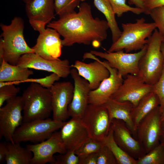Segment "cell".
I'll use <instances>...</instances> for the list:
<instances>
[{"label": "cell", "instance_id": "obj_33", "mask_svg": "<svg viewBox=\"0 0 164 164\" xmlns=\"http://www.w3.org/2000/svg\"><path fill=\"white\" fill-rule=\"evenodd\" d=\"M149 15L156 24L159 33L164 39V6L152 9Z\"/></svg>", "mask_w": 164, "mask_h": 164}, {"label": "cell", "instance_id": "obj_11", "mask_svg": "<svg viewBox=\"0 0 164 164\" xmlns=\"http://www.w3.org/2000/svg\"><path fill=\"white\" fill-rule=\"evenodd\" d=\"M126 77L110 98L119 102H129L134 107L144 96L152 91V85L146 83L140 73L128 74Z\"/></svg>", "mask_w": 164, "mask_h": 164}, {"label": "cell", "instance_id": "obj_2", "mask_svg": "<svg viewBox=\"0 0 164 164\" xmlns=\"http://www.w3.org/2000/svg\"><path fill=\"white\" fill-rule=\"evenodd\" d=\"M24 23L22 18L16 16L10 24L0 25L2 32L0 40V63L3 60L12 65H16L22 55L34 53L25 39Z\"/></svg>", "mask_w": 164, "mask_h": 164}, {"label": "cell", "instance_id": "obj_46", "mask_svg": "<svg viewBox=\"0 0 164 164\" xmlns=\"http://www.w3.org/2000/svg\"><path fill=\"white\" fill-rule=\"evenodd\" d=\"M161 50L164 57V43L163 42L161 44Z\"/></svg>", "mask_w": 164, "mask_h": 164}, {"label": "cell", "instance_id": "obj_48", "mask_svg": "<svg viewBox=\"0 0 164 164\" xmlns=\"http://www.w3.org/2000/svg\"><path fill=\"white\" fill-rule=\"evenodd\" d=\"M76 0H78L80 1H82V2H83L85 0H75V1H76Z\"/></svg>", "mask_w": 164, "mask_h": 164}, {"label": "cell", "instance_id": "obj_21", "mask_svg": "<svg viewBox=\"0 0 164 164\" xmlns=\"http://www.w3.org/2000/svg\"><path fill=\"white\" fill-rule=\"evenodd\" d=\"M104 105L108 111L111 122L113 119L122 121L135 138L136 129L132 116V104L128 101L119 102L110 98Z\"/></svg>", "mask_w": 164, "mask_h": 164}, {"label": "cell", "instance_id": "obj_47", "mask_svg": "<svg viewBox=\"0 0 164 164\" xmlns=\"http://www.w3.org/2000/svg\"><path fill=\"white\" fill-rule=\"evenodd\" d=\"M26 4L29 2L31 0H22Z\"/></svg>", "mask_w": 164, "mask_h": 164}, {"label": "cell", "instance_id": "obj_26", "mask_svg": "<svg viewBox=\"0 0 164 164\" xmlns=\"http://www.w3.org/2000/svg\"><path fill=\"white\" fill-rule=\"evenodd\" d=\"M97 9L101 12L106 19L112 34L113 43L120 37L121 32L118 26L115 18V14L108 0H94Z\"/></svg>", "mask_w": 164, "mask_h": 164}, {"label": "cell", "instance_id": "obj_17", "mask_svg": "<svg viewBox=\"0 0 164 164\" xmlns=\"http://www.w3.org/2000/svg\"><path fill=\"white\" fill-rule=\"evenodd\" d=\"M60 36L56 30L47 27L39 33L36 44L32 47L34 53L46 60L59 59L63 46Z\"/></svg>", "mask_w": 164, "mask_h": 164}, {"label": "cell", "instance_id": "obj_23", "mask_svg": "<svg viewBox=\"0 0 164 164\" xmlns=\"http://www.w3.org/2000/svg\"><path fill=\"white\" fill-rule=\"evenodd\" d=\"M0 64V82H26L33 74L29 68L12 65L3 60Z\"/></svg>", "mask_w": 164, "mask_h": 164}, {"label": "cell", "instance_id": "obj_13", "mask_svg": "<svg viewBox=\"0 0 164 164\" xmlns=\"http://www.w3.org/2000/svg\"><path fill=\"white\" fill-rule=\"evenodd\" d=\"M17 65L28 68L46 71L66 78L70 74L71 66L67 59L48 60L34 53H28L20 57Z\"/></svg>", "mask_w": 164, "mask_h": 164}, {"label": "cell", "instance_id": "obj_34", "mask_svg": "<svg viewBox=\"0 0 164 164\" xmlns=\"http://www.w3.org/2000/svg\"><path fill=\"white\" fill-rule=\"evenodd\" d=\"M97 153V164H118L112 152L103 144Z\"/></svg>", "mask_w": 164, "mask_h": 164}, {"label": "cell", "instance_id": "obj_22", "mask_svg": "<svg viewBox=\"0 0 164 164\" xmlns=\"http://www.w3.org/2000/svg\"><path fill=\"white\" fill-rule=\"evenodd\" d=\"M54 0H31L26 3V10L29 20L43 22L46 24L54 18Z\"/></svg>", "mask_w": 164, "mask_h": 164}, {"label": "cell", "instance_id": "obj_24", "mask_svg": "<svg viewBox=\"0 0 164 164\" xmlns=\"http://www.w3.org/2000/svg\"><path fill=\"white\" fill-rule=\"evenodd\" d=\"M159 104L158 97L152 90L144 96L136 106L133 107L132 116L136 129L141 121Z\"/></svg>", "mask_w": 164, "mask_h": 164}, {"label": "cell", "instance_id": "obj_20", "mask_svg": "<svg viewBox=\"0 0 164 164\" xmlns=\"http://www.w3.org/2000/svg\"><path fill=\"white\" fill-rule=\"evenodd\" d=\"M60 129V138L67 150L74 151L90 138L80 118H72Z\"/></svg>", "mask_w": 164, "mask_h": 164}, {"label": "cell", "instance_id": "obj_35", "mask_svg": "<svg viewBox=\"0 0 164 164\" xmlns=\"http://www.w3.org/2000/svg\"><path fill=\"white\" fill-rule=\"evenodd\" d=\"M55 164H79V158L74 151L67 150L64 154L54 155Z\"/></svg>", "mask_w": 164, "mask_h": 164}, {"label": "cell", "instance_id": "obj_49", "mask_svg": "<svg viewBox=\"0 0 164 164\" xmlns=\"http://www.w3.org/2000/svg\"><path fill=\"white\" fill-rule=\"evenodd\" d=\"M163 42L164 43V39L163 38Z\"/></svg>", "mask_w": 164, "mask_h": 164}, {"label": "cell", "instance_id": "obj_28", "mask_svg": "<svg viewBox=\"0 0 164 164\" xmlns=\"http://www.w3.org/2000/svg\"><path fill=\"white\" fill-rule=\"evenodd\" d=\"M136 164H164V146L160 143L136 159Z\"/></svg>", "mask_w": 164, "mask_h": 164}, {"label": "cell", "instance_id": "obj_36", "mask_svg": "<svg viewBox=\"0 0 164 164\" xmlns=\"http://www.w3.org/2000/svg\"><path fill=\"white\" fill-rule=\"evenodd\" d=\"M152 90L158 97L161 112L164 106V65L163 70L160 78L158 81L152 85Z\"/></svg>", "mask_w": 164, "mask_h": 164}, {"label": "cell", "instance_id": "obj_43", "mask_svg": "<svg viewBox=\"0 0 164 164\" xmlns=\"http://www.w3.org/2000/svg\"><path fill=\"white\" fill-rule=\"evenodd\" d=\"M160 142L164 146V134H162L160 139Z\"/></svg>", "mask_w": 164, "mask_h": 164}, {"label": "cell", "instance_id": "obj_42", "mask_svg": "<svg viewBox=\"0 0 164 164\" xmlns=\"http://www.w3.org/2000/svg\"><path fill=\"white\" fill-rule=\"evenodd\" d=\"M128 3L130 5H134L136 7L143 9L145 14V9L144 5L143 0H128Z\"/></svg>", "mask_w": 164, "mask_h": 164}, {"label": "cell", "instance_id": "obj_39", "mask_svg": "<svg viewBox=\"0 0 164 164\" xmlns=\"http://www.w3.org/2000/svg\"><path fill=\"white\" fill-rule=\"evenodd\" d=\"M79 158V164H97V152L80 156Z\"/></svg>", "mask_w": 164, "mask_h": 164}, {"label": "cell", "instance_id": "obj_19", "mask_svg": "<svg viewBox=\"0 0 164 164\" xmlns=\"http://www.w3.org/2000/svg\"><path fill=\"white\" fill-rule=\"evenodd\" d=\"M102 62L109 70L110 76L104 80L96 89L90 91L89 104L104 105L118 90L123 81V77L119 75L116 69L109 66L107 61L104 60Z\"/></svg>", "mask_w": 164, "mask_h": 164}, {"label": "cell", "instance_id": "obj_37", "mask_svg": "<svg viewBox=\"0 0 164 164\" xmlns=\"http://www.w3.org/2000/svg\"><path fill=\"white\" fill-rule=\"evenodd\" d=\"M60 77L56 73H53L45 77L38 79H28L26 81L31 82H35L40 85L43 87L50 89L56 81L59 80Z\"/></svg>", "mask_w": 164, "mask_h": 164}, {"label": "cell", "instance_id": "obj_25", "mask_svg": "<svg viewBox=\"0 0 164 164\" xmlns=\"http://www.w3.org/2000/svg\"><path fill=\"white\" fill-rule=\"evenodd\" d=\"M8 152L5 161L7 164H31L32 152L19 143H7Z\"/></svg>", "mask_w": 164, "mask_h": 164}, {"label": "cell", "instance_id": "obj_10", "mask_svg": "<svg viewBox=\"0 0 164 164\" xmlns=\"http://www.w3.org/2000/svg\"><path fill=\"white\" fill-rule=\"evenodd\" d=\"M0 108V138L14 143L13 137L16 129L23 123V103L22 96L6 101Z\"/></svg>", "mask_w": 164, "mask_h": 164}, {"label": "cell", "instance_id": "obj_29", "mask_svg": "<svg viewBox=\"0 0 164 164\" xmlns=\"http://www.w3.org/2000/svg\"><path fill=\"white\" fill-rule=\"evenodd\" d=\"M113 11L118 17H120L125 12H130L139 15L144 13V10L138 7H133L127 4L126 0H108Z\"/></svg>", "mask_w": 164, "mask_h": 164}, {"label": "cell", "instance_id": "obj_6", "mask_svg": "<svg viewBox=\"0 0 164 164\" xmlns=\"http://www.w3.org/2000/svg\"><path fill=\"white\" fill-rule=\"evenodd\" d=\"M65 122L47 118L23 122L15 131L13 142L20 143L30 142L34 144L41 142L60 129Z\"/></svg>", "mask_w": 164, "mask_h": 164}, {"label": "cell", "instance_id": "obj_16", "mask_svg": "<svg viewBox=\"0 0 164 164\" xmlns=\"http://www.w3.org/2000/svg\"><path fill=\"white\" fill-rule=\"evenodd\" d=\"M111 127L116 143L131 156L136 160L146 153L123 121L113 119L111 121Z\"/></svg>", "mask_w": 164, "mask_h": 164}, {"label": "cell", "instance_id": "obj_7", "mask_svg": "<svg viewBox=\"0 0 164 164\" xmlns=\"http://www.w3.org/2000/svg\"><path fill=\"white\" fill-rule=\"evenodd\" d=\"M147 46V44L142 49L134 53L124 52L123 50L103 52L91 50L90 53L106 60L109 66L116 69L123 77L130 74H139V62L146 52Z\"/></svg>", "mask_w": 164, "mask_h": 164}, {"label": "cell", "instance_id": "obj_41", "mask_svg": "<svg viewBox=\"0 0 164 164\" xmlns=\"http://www.w3.org/2000/svg\"><path fill=\"white\" fill-rule=\"evenodd\" d=\"M6 142H0V163L5 161L8 152V148Z\"/></svg>", "mask_w": 164, "mask_h": 164}, {"label": "cell", "instance_id": "obj_32", "mask_svg": "<svg viewBox=\"0 0 164 164\" xmlns=\"http://www.w3.org/2000/svg\"><path fill=\"white\" fill-rule=\"evenodd\" d=\"M80 2L75 0H54L55 12L59 16L73 12L76 8L79 5Z\"/></svg>", "mask_w": 164, "mask_h": 164}, {"label": "cell", "instance_id": "obj_9", "mask_svg": "<svg viewBox=\"0 0 164 164\" xmlns=\"http://www.w3.org/2000/svg\"><path fill=\"white\" fill-rule=\"evenodd\" d=\"M90 138L102 142L108 134L111 121L104 105L89 104L82 118Z\"/></svg>", "mask_w": 164, "mask_h": 164}, {"label": "cell", "instance_id": "obj_1", "mask_svg": "<svg viewBox=\"0 0 164 164\" xmlns=\"http://www.w3.org/2000/svg\"><path fill=\"white\" fill-rule=\"evenodd\" d=\"M47 26L56 30L63 36L62 44L66 46L92 43L94 46L97 47L107 39L109 28L106 21L93 17L91 6L86 2L80 4L78 12L60 15L58 19L51 21Z\"/></svg>", "mask_w": 164, "mask_h": 164}, {"label": "cell", "instance_id": "obj_4", "mask_svg": "<svg viewBox=\"0 0 164 164\" xmlns=\"http://www.w3.org/2000/svg\"><path fill=\"white\" fill-rule=\"evenodd\" d=\"M23 103V122L48 118L52 112L50 89L31 82L22 96Z\"/></svg>", "mask_w": 164, "mask_h": 164}, {"label": "cell", "instance_id": "obj_18", "mask_svg": "<svg viewBox=\"0 0 164 164\" xmlns=\"http://www.w3.org/2000/svg\"><path fill=\"white\" fill-rule=\"evenodd\" d=\"M74 82L72 100L68 106L70 116L81 118L89 104L88 97L91 91L89 84L82 77L77 69H71L70 74Z\"/></svg>", "mask_w": 164, "mask_h": 164}, {"label": "cell", "instance_id": "obj_15", "mask_svg": "<svg viewBox=\"0 0 164 164\" xmlns=\"http://www.w3.org/2000/svg\"><path fill=\"white\" fill-rule=\"evenodd\" d=\"M83 58L91 59L95 61L86 63L77 60L71 65V67L76 69L80 75L88 81L91 90H94L104 80L109 76V71L101 61L90 52L85 53Z\"/></svg>", "mask_w": 164, "mask_h": 164}, {"label": "cell", "instance_id": "obj_14", "mask_svg": "<svg viewBox=\"0 0 164 164\" xmlns=\"http://www.w3.org/2000/svg\"><path fill=\"white\" fill-rule=\"evenodd\" d=\"M53 119L65 121L70 116L68 106L73 97L74 86L69 81L56 82L50 88Z\"/></svg>", "mask_w": 164, "mask_h": 164}, {"label": "cell", "instance_id": "obj_45", "mask_svg": "<svg viewBox=\"0 0 164 164\" xmlns=\"http://www.w3.org/2000/svg\"><path fill=\"white\" fill-rule=\"evenodd\" d=\"M161 130L162 133L164 134V121H161Z\"/></svg>", "mask_w": 164, "mask_h": 164}, {"label": "cell", "instance_id": "obj_30", "mask_svg": "<svg viewBox=\"0 0 164 164\" xmlns=\"http://www.w3.org/2000/svg\"><path fill=\"white\" fill-rule=\"evenodd\" d=\"M103 145L102 142L89 138L74 152L77 155L80 157L97 152Z\"/></svg>", "mask_w": 164, "mask_h": 164}, {"label": "cell", "instance_id": "obj_38", "mask_svg": "<svg viewBox=\"0 0 164 164\" xmlns=\"http://www.w3.org/2000/svg\"><path fill=\"white\" fill-rule=\"evenodd\" d=\"M145 9V14H149L152 9L158 7L164 6V0H143Z\"/></svg>", "mask_w": 164, "mask_h": 164}, {"label": "cell", "instance_id": "obj_8", "mask_svg": "<svg viewBox=\"0 0 164 164\" xmlns=\"http://www.w3.org/2000/svg\"><path fill=\"white\" fill-rule=\"evenodd\" d=\"M162 134L161 112L159 106L140 122L135 138L147 153L160 143Z\"/></svg>", "mask_w": 164, "mask_h": 164}, {"label": "cell", "instance_id": "obj_44", "mask_svg": "<svg viewBox=\"0 0 164 164\" xmlns=\"http://www.w3.org/2000/svg\"><path fill=\"white\" fill-rule=\"evenodd\" d=\"M161 120L164 121V106L161 111Z\"/></svg>", "mask_w": 164, "mask_h": 164}, {"label": "cell", "instance_id": "obj_27", "mask_svg": "<svg viewBox=\"0 0 164 164\" xmlns=\"http://www.w3.org/2000/svg\"><path fill=\"white\" fill-rule=\"evenodd\" d=\"M114 155L118 164H136V160L124 151L115 142L111 127L109 132L102 141Z\"/></svg>", "mask_w": 164, "mask_h": 164}, {"label": "cell", "instance_id": "obj_5", "mask_svg": "<svg viewBox=\"0 0 164 164\" xmlns=\"http://www.w3.org/2000/svg\"><path fill=\"white\" fill-rule=\"evenodd\" d=\"M163 38L156 29L148 39L147 49L139 63L140 73L145 82L153 85L159 80L164 65L161 50Z\"/></svg>", "mask_w": 164, "mask_h": 164}, {"label": "cell", "instance_id": "obj_12", "mask_svg": "<svg viewBox=\"0 0 164 164\" xmlns=\"http://www.w3.org/2000/svg\"><path fill=\"white\" fill-rule=\"evenodd\" d=\"M33 154L31 164H55L54 154H64L67 151L60 138L59 132L55 131L48 139L41 142L26 145Z\"/></svg>", "mask_w": 164, "mask_h": 164}, {"label": "cell", "instance_id": "obj_31", "mask_svg": "<svg viewBox=\"0 0 164 164\" xmlns=\"http://www.w3.org/2000/svg\"><path fill=\"white\" fill-rule=\"evenodd\" d=\"M20 90L11 83L0 82V108L5 101L16 97Z\"/></svg>", "mask_w": 164, "mask_h": 164}, {"label": "cell", "instance_id": "obj_40", "mask_svg": "<svg viewBox=\"0 0 164 164\" xmlns=\"http://www.w3.org/2000/svg\"><path fill=\"white\" fill-rule=\"evenodd\" d=\"M29 23L33 29L39 33L43 31L45 29V23L38 20H29Z\"/></svg>", "mask_w": 164, "mask_h": 164}, {"label": "cell", "instance_id": "obj_3", "mask_svg": "<svg viewBox=\"0 0 164 164\" xmlns=\"http://www.w3.org/2000/svg\"><path fill=\"white\" fill-rule=\"evenodd\" d=\"M122 31L119 39L107 51L114 52L125 50L129 53L142 49L148 42V39L156 29L154 22H145L143 17L136 19L134 23H122Z\"/></svg>", "mask_w": 164, "mask_h": 164}]
</instances>
